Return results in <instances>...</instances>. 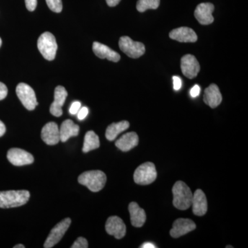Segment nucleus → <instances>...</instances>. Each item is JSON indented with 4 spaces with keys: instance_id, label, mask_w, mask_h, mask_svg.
Returning a JSON list of instances; mask_svg holds the SVG:
<instances>
[{
    "instance_id": "c85d7f7f",
    "label": "nucleus",
    "mask_w": 248,
    "mask_h": 248,
    "mask_svg": "<svg viewBox=\"0 0 248 248\" xmlns=\"http://www.w3.org/2000/svg\"><path fill=\"white\" fill-rule=\"evenodd\" d=\"M173 79V88L175 91H179L182 88V79L180 78L177 76H174L172 78Z\"/></svg>"
},
{
    "instance_id": "4468645a",
    "label": "nucleus",
    "mask_w": 248,
    "mask_h": 248,
    "mask_svg": "<svg viewBox=\"0 0 248 248\" xmlns=\"http://www.w3.org/2000/svg\"><path fill=\"white\" fill-rule=\"evenodd\" d=\"M214 10L215 6L211 3H202L196 8L195 17L202 25H209L214 22Z\"/></svg>"
},
{
    "instance_id": "f704fd0d",
    "label": "nucleus",
    "mask_w": 248,
    "mask_h": 248,
    "mask_svg": "<svg viewBox=\"0 0 248 248\" xmlns=\"http://www.w3.org/2000/svg\"><path fill=\"white\" fill-rule=\"evenodd\" d=\"M6 133V126H5L4 124L0 120V138L2 137Z\"/></svg>"
},
{
    "instance_id": "f8f14e48",
    "label": "nucleus",
    "mask_w": 248,
    "mask_h": 248,
    "mask_svg": "<svg viewBox=\"0 0 248 248\" xmlns=\"http://www.w3.org/2000/svg\"><path fill=\"white\" fill-rule=\"evenodd\" d=\"M42 140L49 146L58 144L60 141V128L55 122H49L43 127L41 133Z\"/></svg>"
},
{
    "instance_id": "2eb2a0df",
    "label": "nucleus",
    "mask_w": 248,
    "mask_h": 248,
    "mask_svg": "<svg viewBox=\"0 0 248 248\" xmlns=\"http://www.w3.org/2000/svg\"><path fill=\"white\" fill-rule=\"evenodd\" d=\"M67 96L68 93L63 86H58L55 88L54 102L50 107V112L52 115L57 117H61L63 114L62 107L64 104Z\"/></svg>"
},
{
    "instance_id": "9d476101",
    "label": "nucleus",
    "mask_w": 248,
    "mask_h": 248,
    "mask_svg": "<svg viewBox=\"0 0 248 248\" xmlns=\"http://www.w3.org/2000/svg\"><path fill=\"white\" fill-rule=\"evenodd\" d=\"M183 74L189 79L196 78L200 71V65L194 55H186L181 60Z\"/></svg>"
},
{
    "instance_id": "b1692460",
    "label": "nucleus",
    "mask_w": 248,
    "mask_h": 248,
    "mask_svg": "<svg viewBox=\"0 0 248 248\" xmlns=\"http://www.w3.org/2000/svg\"><path fill=\"white\" fill-rule=\"evenodd\" d=\"M99 146H100V142L97 134L93 131L87 132L85 135L82 151L84 153H88V152L97 149Z\"/></svg>"
},
{
    "instance_id": "f257e3e1",
    "label": "nucleus",
    "mask_w": 248,
    "mask_h": 248,
    "mask_svg": "<svg viewBox=\"0 0 248 248\" xmlns=\"http://www.w3.org/2000/svg\"><path fill=\"white\" fill-rule=\"evenodd\" d=\"M30 199L27 190H9L0 192V208H12L22 206Z\"/></svg>"
},
{
    "instance_id": "4be33fe9",
    "label": "nucleus",
    "mask_w": 248,
    "mask_h": 248,
    "mask_svg": "<svg viewBox=\"0 0 248 248\" xmlns=\"http://www.w3.org/2000/svg\"><path fill=\"white\" fill-rule=\"evenodd\" d=\"M79 126L71 120H65L60 128V141L66 142L72 137L79 135Z\"/></svg>"
},
{
    "instance_id": "20e7f679",
    "label": "nucleus",
    "mask_w": 248,
    "mask_h": 248,
    "mask_svg": "<svg viewBox=\"0 0 248 248\" xmlns=\"http://www.w3.org/2000/svg\"><path fill=\"white\" fill-rule=\"evenodd\" d=\"M37 47L46 60L52 61L55 58L58 50V44L53 34L49 32L42 34L37 40Z\"/></svg>"
},
{
    "instance_id": "1a4fd4ad",
    "label": "nucleus",
    "mask_w": 248,
    "mask_h": 248,
    "mask_svg": "<svg viewBox=\"0 0 248 248\" xmlns=\"http://www.w3.org/2000/svg\"><path fill=\"white\" fill-rule=\"evenodd\" d=\"M7 159L10 163L16 166L31 164L34 161L33 156L31 153L20 148L10 149L7 153Z\"/></svg>"
},
{
    "instance_id": "72a5a7b5",
    "label": "nucleus",
    "mask_w": 248,
    "mask_h": 248,
    "mask_svg": "<svg viewBox=\"0 0 248 248\" xmlns=\"http://www.w3.org/2000/svg\"><path fill=\"white\" fill-rule=\"evenodd\" d=\"M107 1V4L110 7H114V6H117L120 2L121 0H106Z\"/></svg>"
},
{
    "instance_id": "2f4dec72",
    "label": "nucleus",
    "mask_w": 248,
    "mask_h": 248,
    "mask_svg": "<svg viewBox=\"0 0 248 248\" xmlns=\"http://www.w3.org/2000/svg\"><path fill=\"white\" fill-rule=\"evenodd\" d=\"M78 117L79 120H83L86 118V116L89 114V109L86 107H83L78 111Z\"/></svg>"
},
{
    "instance_id": "9b49d317",
    "label": "nucleus",
    "mask_w": 248,
    "mask_h": 248,
    "mask_svg": "<svg viewBox=\"0 0 248 248\" xmlns=\"http://www.w3.org/2000/svg\"><path fill=\"white\" fill-rule=\"evenodd\" d=\"M106 231L108 234L115 236L116 239H121L125 236L126 227L122 218L112 216L108 218L106 223Z\"/></svg>"
},
{
    "instance_id": "ddd939ff",
    "label": "nucleus",
    "mask_w": 248,
    "mask_h": 248,
    "mask_svg": "<svg viewBox=\"0 0 248 248\" xmlns=\"http://www.w3.org/2000/svg\"><path fill=\"white\" fill-rule=\"evenodd\" d=\"M196 227L195 222L189 218H178L173 223L172 228L170 233L172 237L179 238L195 231Z\"/></svg>"
},
{
    "instance_id": "6ab92c4d",
    "label": "nucleus",
    "mask_w": 248,
    "mask_h": 248,
    "mask_svg": "<svg viewBox=\"0 0 248 248\" xmlns=\"http://www.w3.org/2000/svg\"><path fill=\"white\" fill-rule=\"evenodd\" d=\"M93 50L99 58L107 59L109 61L113 62H117L120 60V54L99 42H94L93 43Z\"/></svg>"
},
{
    "instance_id": "5701e85b",
    "label": "nucleus",
    "mask_w": 248,
    "mask_h": 248,
    "mask_svg": "<svg viewBox=\"0 0 248 248\" xmlns=\"http://www.w3.org/2000/svg\"><path fill=\"white\" fill-rule=\"evenodd\" d=\"M130 126L127 121H122L118 123H113L108 125L106 131V138L108 141H114L122 132L125 131Z\"/></svg>"
},
{
    "instance_id": "c756f323",
    "label": "nucleus",
    "mask_w": 248,
    "mask_h": 248,
    "mask_svg": "<svg viewBox=\"0 0 248 248\" xmlns=\"http://www.w3.org/2000/svg\"><path fill=\"white\" fill-rule=\"evenodd\" d=\"M80 108H81V103L79 102H73L69 109L70 113L71 115H76V114L78 113Z\"/></svg>"
},
{
    "instance_id": "cd10ccee",
    "label": "nucleus",
    "mask_w": 248,
    "mask_h": 248,
    "mask_svg": "<svg viewBox=\"0 0 248 248\" xmlns=\"http://www.w3.org/2000/svg\"><path fill=\"white\" fill-rule=\"evenodd\" d=\"M26 6L29 11H34L37 5V0H25Z\"/></svg>"
},
{
    "instance_id": "e433bc0d",
    "label": "nucleus",
    "mask_w": 248,
    "mask_h": 248,
    "mask_svg": "<svg viewBox=\"0 0 248 248\" xmlns=\"http://www.w3.org/2000/svg\"><path fill=\"white\" fill-rule=\"evenodd\" d=\"M25 248V246H24V245L22 244H18L16 245V246H14V248Z\"/></svg>"
},
{
    "instance_id": "0eeeda50",
    "label": "nucleus",
    "mask_w": 248,
    "mask_h": 248,
    "mask_svg": "<svg viewBox=\"0 0 248 248\" xmlns=\"http://www.w3.org/2000/svg\"><path fill=\"white\" fill-rule=\"evenodd\" d=\"M16 93L23 106L29 110H33L38 105L34 90L25 83H20L16 88Z\"/></svg>"
},
{
    "instance_id": "bb28decb",
    "label": "nucleus",
    "mask_w": 248,
    "mask_h": 248,
    "mask_svg": "<svg viewBox=\"0 0 248 248\" xmlns=\"http://www.w3.org/2000/svg\"><path fill=\"white\" fill-rule=\"evenodd\" d=\"M89 248L87 240L84 237H79L75 241L71 248Z\"/></svg>"
},
{
    "instance_id": "473e14b6",
    "label": "nucleus",
    "mask_w": 248,
    "mask_h": 248,
    "mask_svg": "<svg viewBox=\"0 0 248 248\" xmlns=\"http://www.w3.org/2000/svg\"><path fill=\"white\" fill-rule=\"evenodd\" d=\"M201 89L200 86L199 85H195L192 87V89H191L190 91V95L191 97H196L197 96H199V94H200Z\"/></svg>"
},
{
    "instance_id": "f03ea898",
    "label": "nucleus",
    "mask_w": 248,
    "mask_h": 248,
    "mask_svg": "<svg viewBox=\"0 0 248 248\" xmlns=\"http://www.w3.org/2000/svg\"><path fill=\"white\" fill-rule=\"evenodd\" d=\"M172 194L173 205L176 208L185 210L190 208L193 195L185 183L181 181L176 182L172 187Z\"/></svg>"
},
{
    "instance_id": "a211bd4d",
    "label": "nucleus",
    "mask_w": 248,
    "mask_h": 248,
    "mask_svg": "<svg viewBox=\"0 0 248 248\" xmlns=\"http://www.w3.org/2000/svg\"><path fill=\"white\" fill-rule=\"evenodd\" d=\"M203 101L205 104L212 108H215L221 104L222 102L221 93L216 84H210L205 90Z\"/></svg>"
},
{
    "instance_id": "a878e982",
    "label": "nucleus",
    "mask_w": 248,
    "mask_h": 248,
    "mask_svg": "<svg viewBox=\"0 0 248 248\" xmlns=\"http://www.w3.org/2000/svg\"><path fill=\"white\" fill-rule=\"evenodd\" d=\"M49 9L55 13H61L63 9L62 0H46Z\"/></svg>"
},
{
    "instance_id": "4c0bfd02",
    "label": "nucleus",
    "mask_w": 248,
    "mask_h": 248,
    "mask_svg": "<svg viewBox=\"0 0 248 248\" xmlns=\"http://www.w3.org/2000/svg\"><path fill=\"white\" fill-rule=\"evenodd\" d=\"M1 44H2V41H1V39L0 38V47H1Z\"/></svg>"
},
{
    "instance_id": "6e6552de",
    "label": "nucleus",
    "mask_w": 248,
    "mask_h": 248,
    "mask_svg": "<svg viewBox=\"0 0 248 248\" xmlns=\"http://www.w3.org/2000/svg\"><path fill=\"white\" fill-rule=\"evenodd\" d=\"M71 219L70 218H66L58 223L49 234L48 237L46 240L44 248H51L54 247L60 240L62 239L63 235L68 231L71 226Z\"/></svg>"
},
{
    "instance_id": "393cba45",
    "label": "nucleus",
    "mask_w": 248,
    "mask_h": 248,
    "mask_svg": "<svg viewBox=\"0 0 248 248\" xmlns=\"http://www.w3.org/2000/svg\"><path fill=\"white\" fill-rule=\"evenodd\" d=\"M160 0H138L137 3V9L139 12L143 13L148 9H158Z\"/></svg>"
},
{
    "instance_id": "7c9ffc66",
    "label": "nucleus",
    "mask_w": 248,
    "mask_h": 248,
    "mask_svg": "<svg viewBox=\"0 0 248 248\" xmlns=\"http://www.w3.org/2000/svg\"><path fill=\"white\" fill-rule=\"evenodd\" d=\"M8 89L6 85L0 82V101L3 100L7 96Z\"/></svg>"
},
{
    "instance_id": "f3484780",
    "label": "nucleus",
    "mask_w": 248,
    "mask_h": 248,
    "mask_svg": "<svg viewBox=\"0 0 248 248\" xmlns=\"http://www.w3.org/2000/svg\"><path fill=\"white\" fill-rule=\"evenodd\" d=\"M170 37L179 42H196L197 35L195 31L188 27H180L170 32Z\"/></svg>"
},
{
    "instance_id": "412c9836",
    "label": "nucleus",
    "mask_w": 248,
    "mask_h": 248,
    "mask_svg": "<svg viewBox=\"0 0 248 248\" xmlns=\"http://www.w3.org/2000/svg\"><path fill=\"white\" fill-rule=\"evenodd\" d=\"M139 138L138 134L135 132H130L122 135L115 142L116 146L123 152H128L138 146Z\"/></svg>"
},
{
    "instance_id": "dca6fc26",
    "label": "nucleus",
    "mask_w": 248,
    "mask_h": 248,
    "mask_svg": "<svg viewBox=\"0 0 248 248\" xmlns=\"http://www.w3.org/2000/svg\"><path fill=\"white\" fill-rule=\"evenodd\" d=\"M192 211L197 216H203L208 211V202L206 197L202 190L199 189L195 191L192 197Z\"/></svg>"
},
{
    "instance_id": "423d86ee",
    "label": "nucleus",
    "mask_w": 248,
    "mask_h": 248,
    "mask_svg": "<svg viewBox=\"0 0 248 248\" xmlns=\"http://www.w3.org/2000/svg\"><path fill=\"white\" fill-rule=\"evenodd\" d=\"M119 46L121 50L130 58H140L146 52V48L143 43L135 42L128 36L121 37L119 41Z\"/></svg>"
},
{
    "instance_id": "39448f33",
    "label": "nucleus",
    "mask_w": 248,
    "mask_h": 248,
    "mask_svg": "<svg viewBox=\"0 0 248 248\" xmlns=\"http://www.w3.org/2000/svg\"><path fill=\"white\" fill-rule=\"evenodd\" d=\"M157 173L154 164L146 162L139 166L134 173V181L139 185H149L154 182Z\"/></svg>"
},
{
    "instance_id": "58836bf2",
    "label": "nucleus",
    "mask_w": 248,
    "mask_h": 248,
    "mask_svg": "<svg viewBox=\"0 0 248 248\" xmlns=\"http://www.w3.org/2000/svg\"><path fill=\"white\" fill-rule=\"evenodd\" d=\"M232 248V246H226V248Z\"/></svg>"
},
{
    "instance_id": "c9c22d12",
    "label": "nucleus",
    "mask_w": 248,
    "mask_h": 248,
    "mask_svg": "<svg viewBox=\"0 0 248 248\" xmlns=\"http://www.w3.org/2000/svg\"><path fill=\"white\" fill-rule=\"evenodd\" d=\"M141 248H155L156 246L152 244V243H145L141 246Z\"/></svg>"
},
{
    "instance_id": "7ed1b4c3",
    "label": "nucleus",
    "mask_w": 248,
    "mask_h": 248,
    "mask_svg": "<svg viewBox=\"0 0 248 248\" xmlns=\"http://www.w3.org/2000/svg\"><path fill=\"white\" fill-rule=\"evenodd\" d=\"M107 180V175L101 170L87 171L80 174L78 177V182L81 185L86 186L93 192L102 190Z\"/></svg>"
},
{
    "instance_id": "aec40b11",
    "label": "nucleus",
    "mask_w": 248,
    "mask_h": 248,
    "mask_svg": "<svg viewBox=\"0 0 248 248\" xmlns=\"http://www.w3.org/2000/svg\"><path fill=\"white\" fill-rule=\"evenodd\" d=\"M128 210L132 225L136 228L143 226L146 221V215L144 210L140 208L135 202H131L129 204Z\"/></svg>"
}]
</instances>
